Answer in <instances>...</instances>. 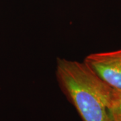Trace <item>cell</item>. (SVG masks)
Instances as JSON below:
<instances>
[{
    "instance_id": "cell-3",
    "label": "cell",
    "mask_w": 121,
    "mask_h": 121,
    "mask_svg": "<svg viewBox=\"0 0 121 121\" xmlns=\"http://www.w3.org/2000/svg\"><path fill=\"white\" fill-rule=\"evenodd\" d=\"M113 121H121V91L114 90L112 103Z\"/></svg>"
},
{
    "instance_id": "cell-2",
    "label": "cell",
    "mask_w": 121,
    "mask_h": 121,
    "mask_svg": "<svg viewBox=\"0 0 121 121\" xmlns=\"http://www.w3.org/2000/svg\"><path fill=\"white\" fill-rule=\"evenodd\" d=\"M83 61L104 82L121 91V48L91 53Z\"/></svg>"
},
{
    "instance_id": "cell-1",
    "label": "cell",
    "mask_w": 121,
    "mask_h": 121,
    "mask_svg": "<svg viewBox=\"0 0 121 121\" xmlns=\"http://www.w3.org/2000/svg\"><path fill=\"white\" fill-rule=\"evenodd\" d=\"M56 78L61 91L83 121H113L114 89L83 61L58 58Z\"/></svg>"
}]
</instances>
